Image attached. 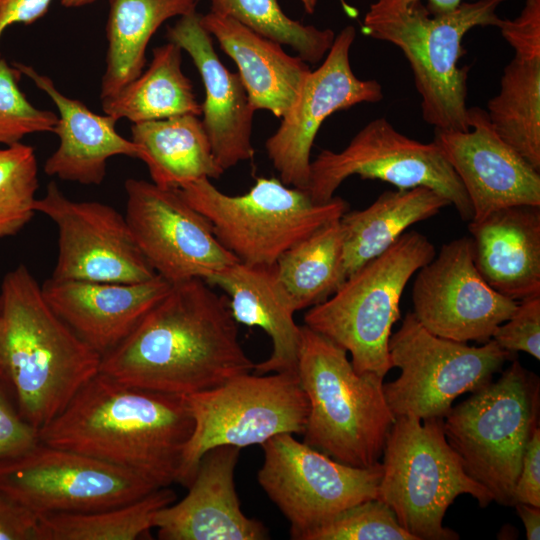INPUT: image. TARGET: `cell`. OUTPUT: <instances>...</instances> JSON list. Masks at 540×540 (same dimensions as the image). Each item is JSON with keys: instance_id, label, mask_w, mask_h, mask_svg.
<instances>
[{"instance_id": "cell-1", "label": "cell", "mask_w": 540, "mask_h": 540, "mask_svg": "<svg viewBox=\"0 0 540 540\" xmlns=\"http://www.w3.org/2000/svg\"><path fill=\"white\" fill-rule=\"evenodd\" d=\"M228 298L201 278L168 293L112 351L99 371L128 386L186 396L251 373Z\"/></svg>"}, {"instance_id": "cell-2", "label": "cell", "mask_w": 540, "mask_h": 540, "mask_svg": "<svg viewBox=\"0 0 540 540\" xmlns=\"http://www.w3.org/2000/svg\"><path fill=\"white\" fill-rule=\"evenodd\" d=\"M193 424L184 396L128 386L99 371L38 438L168 487Z\"/></svg>"}, {"instance_id": "cell-3", "label": "cell", "mask_w": 540, "mask_h": 540, "mask_svg": "<svg viewBox=\"0 0 540 540\" xmlns=\"http://www.w3.org/2000/svg\"><path fill=\"white\" fill-rule=\"evenodd\" d=\"M0 296V383L38 431L99 372L101 356L52 310L26 266L5 275Z\"/></svg>"}, {"instance_id": "cell-4", "label": "cell", "mask_w": 540, "mask_h": 540, "mask_svg": "<svg viewBox=\"0 0 540 540\" xmlns=\"http://www.w3.org/2000/svg\"><path fill=\"white\" fill-rule=\"evenodd\" d=\"M507 0L463 1L456 9L431 13L421 0H375L362 31L398 47L406 57L421 97L423 120L435 130L467 131L468 68L462 40L471 29L497 27V9Z\"/></svg>"}, {"instance_id": "cell-5", "label": "cell", "mask_w": 540, "mask_h": 540, "mask_svg": "<svg viewBox=\"0 0 540 540\" xmlns=\"http://www.w3.org/2000/svg\"><path fill=\"white\" fill-rule=\"evenodd\" d=\"M297 375L308 400L303 442L349 466L377 464L396 419L383 378L356 372L345 349L306 325Z\"/></svg>"}, {"instance_id": "cell-6", "label": "cell", "mask_w": 540, "mask_h": 540, "mask_svg": "<svg viewBox=\"0 0 540 540\" xmlns=\"http://www.w3.org/2000/svg\"><path fill=\"white\" fill-rule=\"evenodd\" d=\"M435 254L425 235L405 232L347 277L329 298L311 307L304 325L349 352L356 372L384 379L391 369L388 343L400 318L404 288Z\"/></svg>"}, {"instance_id": "cell-7", "label": "cell", "mask_w": 540, "mask_h": 540, "mask_svg": "<svg viewBox=\"0 0 540 540\" xmlns=\"http://www.w3.org/2000/svg\"><path fill=\"white\" fill-rule=\"evenodd\" d=\"M443 419L396 417L382 453L377 499L417 540L459 538L443 526L447 509L458 496L469 494L481 507L493 501L490 491L465 471L446 439Z\"/></svg>"}, {"instance_id": "cell-8", "label": "cell", "mask_w": 540, "mask_h": 540, "mask_svg": "<svg viewBox=\"0 0 540 540\" xmlns=\"http://www.w3.org/2000/svg\"><path fill=\"white\" fill-rule=\"evenodd\" d=\"M539 381L517 359L496 382L452 407L443 419L467 474L500 505L514 506L526 446L539 426Z\"/></svg>"}, {"instance_id": "cell-9", "label": "cell", "mask_w": 540, "mask_h": 540, "mask_svg": "<svg viewBox=\"0 0 540 540\" xmlns=\"http://www.w3.org/2000/svg\"><path fill=\"white\" fill-rule=\"evenodd\" d=\"M178 191L209 221L219 242L248 265H275L286 250L348 209L337 196L314 203L305 190L276 178L260 177L247 193L235 196L221 192L208 178Z\"/></svg>"}, {"instance_id": "cell-10", "label": "cell", "mask_w": 540, "mask_h": 540, "mask_svg": "<svg viewBox=\"0 0 540 540\" xmlns=\"http://www.w3.org/2000/svg\"><path fill=\"white\" fill-rule=\"evenodd\" d=\"M184 398L194 424L176 483L187 488L210 449L221 445L242 449L280 434H303L308 415V400L296 372L246 373Z\"/></svg>"}, {"instance_id": "cell-11", "label": "cell", "mask_w": 540, "mask_h": 540, "mask_svg": "<svg viewBox=\"0 0 540 540\" xmlns=\"http://www.w3.org/2000/svg\"><path fill=\"white\" fill-rule=\"evenodd\" d=\"M391 368L400 369L392 382L383 383V392L395 417L420 420L444 418L453 401L466 392H475L492 381L514 353L493 339L481 346H469L436 336L408 312L388 343Z\"/></svg>"}, {"instance_id": "cell-12", "label": "cell", "mask_w": 540, "mask_h": 540, "mask_svg": "<svg viewBox=\"0 0 540 540\" xmlns=\"http://www.w3.org/2000/svg\"><path fill=\"white\" fill-rule=\"evenodd\" d=\"M354 175L387 182L397 189H433L454 206L462 220L469 222L473 217L460 179L435 142L412 139L384 117L367 123L341 151L322 150L310 162L305 191L314 203H326Z\"/></svg>"}, {"instance_id": "cell-13", "label": "cell", "mask_w": 540, "mask_h": 540, "mask_svg": "<svg viewBox=\"0 0 540 540\" xmlns=\"http://www.w3.org/2000/svg\"><path fill=\"white\" fill-rule=\"evenodd\" d=\"M0 488L39 517L120 506L161 487L135 472L38 441L0 462Z\"/></svg>"}, {"instance_id": "cell-14", "label": "cell", "mask_w": 540, "mask_h": 540, "mask_svg": "<svg viewBox=\"0 0 540 540\" xmlns=\"http://www.w3.org/2000/svg\"><path fill=\"white\" fill-rule=\"evenodd\" d=\"M264 461L257 479L291 525V539L330 521L361 502L377 499L382 464H343L297 441L277 435L261 445Z\"/></svg>"}, {"instance_id": "cell-15", "label": "cell", "mask_w": 540, "mask_h": 540, "mask_svg": "<svg viewBox=\"0 0 540 540\" xmlns=\"http://www.w3.org/2000/svg\"><path fill=\"white\" fill-rule=\"evenodd\" d=\"M125 218L141 253L171 284L206 280L239 261L216 238L209 221L178 190L130 178Z\"/></svg>"}, {"instance_id": "cell-16", "label": "cell", "mask_w": 540, "mask_h": 540, "mask_svg": "<svg viewBox=\"0 0 540 540\" xmlns=\"http://www.w3.org/2000/svg\"><path fill=\"white\" fill-rule=\"evenodd\" d=\"M35 210L57 227L52 278L138 283L157 275L138 248L125 215L110 205L73 201L52 181L36 200Z\"/></svg>"}, {"instance_id": "cell-17", "label": "cell", "mask_w": 540, "mask_h": 540, "mask_svg": "<svg viewBox=\"0 0 540 540\" xmlns=\"http://www.w3.org/2000/svg\"><path fill=\"white\" fill-rule=\"evenodd\" d=\"M412 302V313L430 333L481 344L492 339L518 303L494 290L479 273L469 236L444 244L416 272Z\"/></svg>"}, {"instance_id": "cell-18", "label": "cell", "mask_w": 540, "mask_h": 540, "mask_svg": "<svg viewBox=\"0 0 540 540\" xmlns=\"http://www.w3.org/2000/svg\"><path fill=\"white\" fill-rule=\"evenodd\" d=\"M355 37L352 25L335 36L322 64L308 73L279 127L265 143L269 160L287 186L307 188L311 149L329 116L384 97L378 81L359 79L352 70L350 49Z\"/></svg>"}, {"instance_id": "cell-19", "label": "cell", "mask_w": 540, "mask_h": 540, "mask_svg": "<svg viewBox=\"0 0 540 540\" xmlns=\"http://www.w3.org/2000/svg\"><path fill=\"white\" fill-rule=\"evenodd\" d=\"M468 124L467 131L435 130L433 141L468 195L471 220L505 207L540 206V171L496 134L484 109L468 108Z\"/></svg>"}, {"instance_id": "cell-20", "label": "cell", "mask_w": 540, "mask_h": 540, "mask_svg": "<svg viewBox=\"0 0 540 540\" xmlns=\"http://www.w3.org/2000/svg\"><path fill=\"white\" fill-rule=\"evenodd\" d=\"M240 448L216 446L201 458L187 495L155 516L161 540H265L264 524L241 510L234 484Z\"/></svg>"}, {"instance_id": "cell-21", "label": "cell", "mask_w": 540, "mask_h": 540, "mask_svg": "<svg viewBox=\"0 0 540 540\" xmlns=\"http://www.w3.org/2000/svg\"><path fill=\"white\" fill-rule=\"evenodd\" d=\"M166 38L188 53L200 74L205 91L201 121L217 163L225 171L253 159L251 134L256 110L239 74L220 61L212 36L201 24V14L179 17L167 28Z\"/></svg>"}, {"instance_id": "cell-22", "label": "cell", "mask_w": 540, "mask_h": 540, "mask_svg": "<svg viewBox=\"0 0 540 540\" xmlns=\"http://www.w3.org/2000/svg\"><path fill=\"white\" fill-rule=\"evenodd\" d=\"M172 284L159 275L138 283L47 279L52 310L101 357L117 347Z\"/></svg>"}, {"instance_id": "cell-23", "label": "cell", "mask_w": 540, "mask_h": 540, "mask_svg": "<svg viewBox=\"0 0 540 540\" xmlns=\"http://www.w3.org/2000/svg\"><path fill=\"white\" fill-rule=\"evenodd\" d=\"M13 65L45 92L58 110L53 133L59 145L44 164L48 176L99 185L106 175L108 159L118 155L139 157L137 145L117 132L114 117L94 113L78 99L65 96L48 76L31 66L18 62Z\"/></svg>"}, {"instance_id": "cell-24", "label": "cell", "mask_w": 540, "mask_h": 540, "mask_svg": "<svg viewBox=\"0 0 540 540\" xmlns=\"http://www.w3.org/2000/svg\"><path fill=\"white\" fill-rule=\"evenodd\" d=\"M468 229L474 263L494 290L517 302L540 295V206L505 207Z\"/></svg>"}, {"instance_id": "cell-25", "label": "cell", "mask_w": 540, "mask_h": 540, "mask_svg": "<svg viewBox=\"0 0 540 540\" xmlns=\"http://www.w3.org/2000/svg\"><path fill=\"white\" fill-rule=\"evenodd\" d=\"M205 281L228 294L229 307L237 323L257 326L271 338V355L255 364L253 371L256 374L297 373L301 327L294 320L295 307L277 277L275 265H248L237 261Z\"/></svg>"}, {"instance_id": "cell-26", "label": "cell", "mask_w": 540, "mask_h": 540, "mask_svg": "<svg viewBox=\"0 0 540 540\" xmlns=\"http://www.w3.org/2000/svg\"><path fill=\"white\" fill-rule=\"evenodd\" d=\"M201 24L235 62L253 108L282 118L311 71L308 63L231 17L210 11Z\"/></svg>"}, {"instance_id": "cell-27", "label": "cell", "mask_w": 540, "mask_h": 540, "mask_svg": "<svg viewBox=\"0 0 540 540\" xmlns=\"http://www.w3.org/2000/svg\"><path fill=\"white\" fill-rule=\"evenodd\" d=\"M450 202L427 187L382 193L363 210L345 212L339 219L343 249L342 275L349 277L387 250L413 224L438 214Z\"/></svg>"}, {"instance_id": "cell-28", "label": "cell", "mask_w": 540, "mask_h": 540, "mask_svg": "<svg viewBox=\"0 0 540 540\" xmlns=\"http://www.w3.org/2000/svg\"><path fill=\"white\" fill-rule=\"evenodd\" d=\"M131 135L139 149L138 159L161 188L178 190L199 179L219 178L225 172L214 157L199 116L134 123Z\"/></svg>"}, {"instance_id": "cell-29", "label": "cell", "mask_w": 540, "mask_h": 540, "mask_svg": "<svg viewBox=\"0 0 540 540\" xmlns=\"http://www.w3.org/2000/svg\"><path fill=\"white\" fill-rule=\"evenodd\" d=\"M200 0H110L106 24V67L100 99L118 93L138 77L146 63V48L168 19L192 14Z\"/></svg>"}, {"instance_id": "cell-30", "label": "cell", "mask_w": 540, "mask_h": 540, "mask_svg": "<svg viewBox=\"0 0 540 540\" xmlns=\"http://www.w3.org/2000/svg\"><path fill=\"white\" fill-rule=\"evenodd\" d=\"M182 51L169 41L154 48L147 70L101 100L104 114L132 124L187 114L201 116L192 82L182 70Z\"/></svg>"}, {"instance_id": "cell-31", "label": "cell", "mask_w": 540, "mask_h": 540, "mask_svg": "<svg viewBox=\"0 0 540 540\" xmlns=\"http://www.w3.org/2000/svg\"><path fill=\"white\" fill-rule=\"evenodd\" d=\"M485 111L496 134L540 171V60L514 57Z\"/></svg>"}, {"instance_id": "cell-32", "label": "cell", "mask_w": 540, "mask_h": 540, "mask_svg": "<svg viewBox=\"0 0 540 540\" xmlns=\"http://www.w3.org/2000/svg\"><path fill=\"white\" fill-rule=\"evenodd\" d=\"M339 219L297 242L275 263L277 277L296 311L325 301L344 282Z\"/></svg>"}, {"instance_id": "cell-33", "label": "cell", "mask_w": 540, "mask_h": 540, "mask_svg": "<svg viewBox=\"0 0 540 540\" xmlns=\"http://www.w3.org/2000/svg\"><path fill=\"white\" fill-rule=\"evenodd\" d=\"M176 493L158 488L133 502L111 508L39 516V540H135L154 528L155 516L174 503Z\"/></svg>"}, {"instance_id": "cell-34", "label": "cell", "mask_w": 540, "mask_h": 540, "mask_svg": "<svg viewBox=\"0 0 540 540\" xmlns=\"http://www.w3.org/2000/svg\"><path fill=\"white\" fill-rule=\"evenodd\" d=\"M211 12L228 16L250 30L292 48L305 62L317 64L335 39L333 30L288 17L278 0H211Z\"/></svg>"}, {"instance_id": "cell-35", "label": "cell", "mask_w": 540, "mask_h": 540, "mask_svg": "<svg viewBox=\"0 0 540 540\" xmlns=\"http://www.w3.org/2000/svg\"><path fill=\"white\" fill-rule=\"evenodd\" d=\"M38 163L21 142L0 148V238L16 235L36 213Z\"/></svg>"}, {"instance_id": "cell-36", "label": "cell", "mask_w": 540, "mask_h": 540, "mask_svg": "<svg viewBox=\"0 0 540 540\" xmlns=\"http://www.w3.org/2000/svg\"><path fill=\"white\" fill-rule=\"evenodd\" d=\"M299 540H417L397 521L392 509L379 499L356 504Z\"/></svg>"}, {"instance_id": "cell-37", "label": "cell", "mask_w": 540, "mask_h": 540, "mask_svg": "<svg viewBox=\"0 0 540 540\" xmlns=\"http://www.w3.org/2000/svg\"><path fill=\"white\" fill-rule=\"evenodd\" d=\"M22 73L0 59V146H9L29 134L53 132L58 115L33 106L18 86Z\"/></svg>"}, {"instance_id": "cell-38", "label": "cell", "mask_w": 540, "mask_h": 540, "mask_svg": "<svg viewBox=\"0 0 540 540\" xmlns=\"http://www.w3.org/2000/svg\"><path fill=\"white\" fill-rule=\"evenodd\" d=\"M492 339L511 353L525 352L540 359V295L518 301L512 315L494 331Z\"/></svg>"}, {"instance_id": "cell-39", "label": "cell", "mask_w": 540, "mask_h": 540, "mask_svg": "<svg viewBox=\"0 0 540 540\" xmlns=\"http://www.w3.org/2000/svg\"><path fill=\"white\" fill-rule=\"evenodd\" d=\"M497 28L516 58L540 60V0H526L519 15L500 19Z\"/></svg>"}, {"instance_id": "cell-40", "label": "cell", "mask_w": 540, "mask_h": 540, "mask_svg": "<svg viewBox=\"0 0 540 540\" xmlns=\"http://www.w3.org/2000/svg\"><path fill=\"white\" fill-rule=\"evenodd\" d=\"M38 441V431L19 416L0 385V462L23 453Z\"/></svg>"}, {"instance_id": "cell-41", "label": "cell", "mask_w": 540, "mask_h": 540, "mask_svg": "<svg viewBox=\"0 0 540 540\" xmlns=\"http://www.w3.org/2000/svg\"><path fill=\"white\" fill-rule=\"evenodd\" d=\"M0 540H39V517L2 488Z\"/></svg>"}, {"instance_id": "cell-42", "label": "cell", "mask_w": 540, "mask_h": 540, "mask_svg": "<svg viewBox=\"0 0 540 540\" xmlns=\"http://www.w3.org/2000/svg\"><path fill=\"white\" fill-rule=\"evenodd\" d=\"M514 503L540 507V427H536L526 446L520 474L514 488ZM514 504V505H515Z\"/></svg>"}, {"instance_id": "cell-43", "label": "cell", "mask_w": 540, "mask_h": 540, "mask_svg": "<svg viewBox=\"0 0 540 540\" xmlns=\"http://www.w3.org/2000/svg\"><path fill=\"white\" fill-rule=\"evenodd\" d=\"M52 0H0V38L7 27L31 24L43 17Z\"/></svg>"}, {"instance_id": "cell-44", "label": "cell", "mask_w": 540, "mask_h": 540, "mask_svg": "<svg viewBox=\"0 0 540 540\" xmlns=\"http://www.w3.org/2000/svg\"><path fill=\"white\" fill-rule=\"evenodd\" d=\"M517 514L523 522L528 540L540 539V507L516 503Z\"/></svg>"}, {"instance_id": "cell-45", "label": "cell", "mask_w": 540, "mask_h": 540, "mask_svg": "<svg viewBox=\"0 0 540 540\" xmlns=\"http://www.w3.org/2000/svg\"><path fill=\"white\" fill-rule=\"evenodd\" d=\"M412 2L415 0H403ZM463 0H427L426 8L431 13H445L456 9Z\"/></svg>"}, {"instance_id": "cell-46", "label": "cell", "mask_w": 540, "mask_h": 540, "mask_svg": "<svg viewBox=\"0 0 540 540\" xmlns=\"http://www.w3.org/2000/svg\"><path fill=\"white\" fill-rule=\"evenodd\" d=\"M97 0H61L63 6L68 8L81 7L91 4Z\"/></svg>"}, {"instance_id": "cell-47", "label": "cell", "mask_w": 540, "mask_h": 540, "mask_svg": "<svg viewBox=\"0 0 540 540\" xmlns=\"http://www.w3.org/2000/svg\"><path fill=\"white\" fill-rule=\"evenodd\" d=\"M300 2L303 5V8L306 13L308 14L314 13L316 9V5H317V0H300Z\"/></svg>"}, {"instance_id": "cell-48", "label": "cell", "mask_w": 540, "mask_h": 540, "mask_svg": "<svg viewBox=\"0 0 540 540\" xmlns=\"http://www.w3.org/2000/svg\"><path fill=\"white\" fill-rule=\"evenodd\" d=\"M0 314H1V296H0Z\"/></svg>"}]
</instances>
